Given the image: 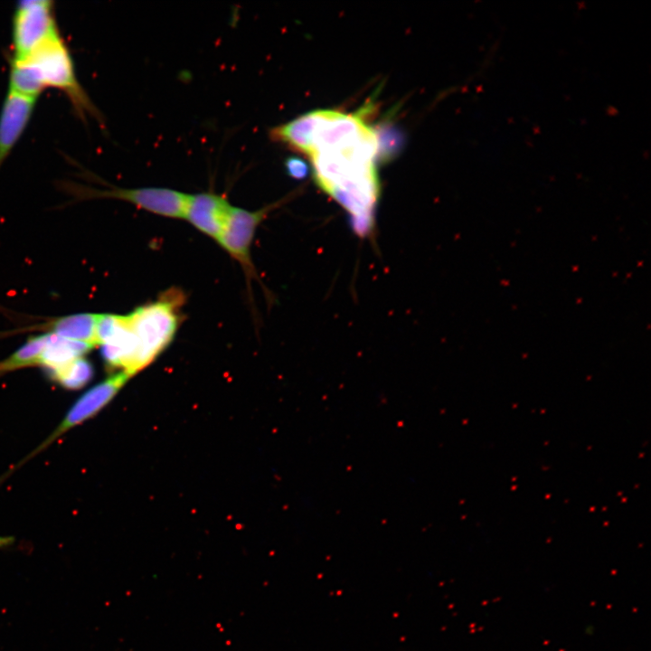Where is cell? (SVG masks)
Returning <instances> with one entry per match:
<instances>
[{"label": "cell", "instance_id": "277c9868", "mask_svg": "<svg viewBox=\"0 0 651 651\" xmlns=\"http://www.w3.org/2000/svg\"><path fill=\"white\" fill-rule=\"evenodd\" d=\"M129 378L127 373L118 371L85 392L71 405L57 428L23 462L36 456L71 429L96 415Z\"/></svg>", "mask_w": 651, "mask_h": 651}, {"label": "cell", "instance_id": "ba28073f", "mask_svg": "<svg viewBox=\"0 0 651 651\" xmlns=\"http://www.w3.org/2000/svg\"><path fill=\"white\" fill-rule=\"evenodd\" d=\"M100 314L80 313L54 320L50 332L61 337L98 346V326Z\"/></svg>", "mask_w": 651, "mask_h": 651}, {"label": "cell", "instance_id": "8992f818", "mask_svg": "<svg viewBox=\"0 0 651 651\" xmlns=\"http://www.w3.org/2000/svg\"><path fill=\"white\" fill-rule=\"evenodd\" d=\"M276 205H269L255 211L233 206L218 241L219 245L239 262L249 279L255 277L250 253L256 231Z\"/></svg>", "mask_w": 651, "mask_h": 651}, {"label": "cell", "instance_id": "7c38bea8", "mask_svg": "<svg viewBox=\"0 0 651 651\" xmlns=\"http://www.w3.org/2000/svg\"><path fill=\"white\" fill-rule=\"evenodd\" d=\"M376 139V159L387 162L395 157L404 143L402 133L390 122L373 129Z\"/></svg>", "mask_w": 651, "mask_h": 651}, {"label": "cell", "instance_id": "9c48e42d", "mask_svg": "<svg viewBox=\"0 0 651 651\" xmlns=\"http://www.w3.org/2000/svg\"><path fill=\"white\" fill-rule=\"evenodd\" d=\"M93 347L88 344L47 333V341L39 365L48 372L55 370L73 360L84 357Z\"/></svg>", "mask_w": 651, "mask_h": 651}, {"label": "cell", "instance_id": "4fadbf2b", "mask_svg": "<svg viewBox=\"0 0 651 651\" xmlns=\"http://www.w3.org/2000/svg\"><path fill=\"white\" fill-rule=\"evenodd\" d=\"M285 168L288 175L295 179H303L309 172L307 164L304 160L295 156L288 157L286 160Z\"/></svg>", "mask_w": 651, "mask_h": 651}, {"label": "cell", "instance_id": "52a82bcc", "mask_svg": "<svg viewBox=\"0 0 651 651\" xmlns=\"http://www.w3.org/2000/svg\"><path fill=\"white\" fill-rule=\"evenodd\" d=\"M232 207L223 195L212 192L189 194L183 219L218 242Z\"/></svg>", "mask_w": 651, "mask_h": 651}, {"label": "cell", "instance_id": "3957f363", "mask_svg": "<svg viewBox=\"0 0 651 651\" xmlns=\"http://www.w3.org/2000/svg\"><path fill=\"white\" fill-rule=\"evenodd\" d=\"M58 33L52 1H19L12 21V61L24 59Z\"/></svg>", "mask_w": 651, "mask_h": 651}, {"label": "cell", "instance_id": "30bf717a", "mask_svg": "<svg viewBox=\"0 0 651 651\" xmlns=\"http://www.w3.org/2000/svg\"><path fill=\"white\" fill-rule=\"evenodd\" d=\"M48 373L62 387L78 390L92 379L94 368L90 361L80 357Z\"/></svg>", "mask_w": 651, "mask_h": 651}, {"label": "cell", "instance_id": "8fae6325", "mask_svg": "<svg viewBox=\"0 0 651 651\" xmlns=\"http://www.w3.org/2000/svg\"><path fill=\"white\" fill-rule=\"evenodd\" d=\"M47 341V333L30 338L14 354L0 362V374L10 371L39 365Z\"/></svg>", "mask_w": 651, "mask_h": 651}, {"label": "cell", "instance_id": "6da1fadb", "mask_svg": "<svg viewBox=\"0 0 651 651\" xmlns=\"http://www.w3.org/2000/svg\"><path fill=\"white\" fill-rule=\"evenodd\" d=\"M183 296L165 292L125 315L133 345L131 376L150 364L174 340L181 322Z\"/></svg>", "mask_w": 651, "mask_h": 651}, {"label": "cell", "instance_id": "5bb4252c", "mask_svg": "<svg viewBox=\"0 0 651 651\" xmlns=\"http://www.w3.org/2000/svg\"><path fill=\"white\" fill-rule=\"evenodd\" d=\"M14 541L13 536H0V549L11 545Z\"/></svg>", "mask_w": 651, "mask_h": 651}, {"label": "cell", "instance_id": "5b68a950", "mask_svg": "<svg viewBox=\"0 0 651 651\" xmlns=\"http://www.w3.org/2000/svg\"><path fill=\"white\" fill-rule=\"evenodd\" d=\"M85 197L111 198L129 203L149 212L184 218L189 193L165 187L82 189Z\"/></svg>", "mask_w": 651, "mask_h": 651}, {"label": "cell", "instance_id": "7a4b0ae2", "mask_svg": "<svg viewBox=\"0 0 651 651\" xmlns=\"http://www.w3.org/2000/svg\"><path fill=\"white\" fill-rule=\"evenodd\" d=\"M14 61L25 67L41 92L47 88L60 90L81 118L90 116L100 119L99 110L77 78L71 53L60 32L24 59Z\"/></svg>", "mask_w": 651, "mask_h": 651}]
</instances>
